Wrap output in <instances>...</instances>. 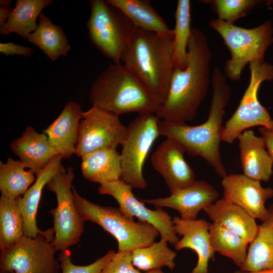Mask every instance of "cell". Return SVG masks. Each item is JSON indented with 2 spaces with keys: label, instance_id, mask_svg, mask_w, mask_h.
<instances>
[{
  "label": "cell",
  "instance_id": "836d02e7",
  "mask_svg": "<svg viewBox=\"0 0 273 273\" xmlns=\"http://www.w3.org/2000/svg\"><path fill=\"white\" fill-rule=\"evenodd\" d=\"M114 252V250H110L103 256L87 265L74 264L72 262L71 253L68 249L60 251L58 260L62 273H101L104 266Z\"/></svg>",
  "mask_w": 273,
  "mask_h": 273
},
{
  "label": "cell",
  "instance_id": "7402d4cb",
  "mask_svg": "<svg viewBox=\"0 0 273 273\" xmlns=\"http://www.w3.org/2000/svg\"><path fill=\"white\" fill-rule=\"evenodd\" d=\"M203 210L212 222L236 233L251 243L258 225L255 219L243 208L224 197L205 207Z\"/></svg>",
  "mask_w": 273,
  "mask_h": 273
},
{
  "label": "cell",
  "instance_id": "3957f363",
  "mask_svg": "<svg viewBox=\"0 0 273 273\" xmlns=\"http://www.w3.org/2000/svg\"><path fill=\"white\" fill-rule=\"evenodd\" d=\"M173 39L135 27L121 60L160 105L174 70Z\"/></svg>",
  "mask_w": 273,
  "mask_h": 273
},
{
  "label": "cell",
  "instance_id": "ffe728a7",
  "mask_svg": "<svg viewBox=\"0 0 273 273\" xmlns=\"http://www.w3.org/2000/svg\"><path fill=\"white\" fill-rule=\"evenodd\" d=\"M238 139L243 174L260 181H268L273 174V160L263 138L247 129Z\"/></svg>",
  "mask_w": 273,
  "mask_h": 273
},
{
  "label": "cell",
  "instance_id": "83f0119b",
  "mask_svg": "<svg viewBox=\"0 0 273 273\" xmlns=\"http://www.w3.org/2000/svg\"><path fill=\"white\" fill-rule=\"evenodd\" d=\"M20 160L9 157L5 163L0 161V191L2 196L16 200L23 196L36 180L31 170H25Z\"/></svg>",
  "mask_w": 273,
  "mask_h": 273
},
{
  "label": "cell",
  "instance_id": "cb8c5ba5",
  "mask_svg": "<svg viewBox=\"0 0 273 273\" xmlns=\"http://www.w3.org/2000/svg\"><path fill=\"white\" fill-rule=\"evenodd\" d=\"M111 6L120 10L138 28L173 37L170 29L148 1L107 0Z\"/></svg>",
  "mask_w": 273,
  "mask_h": 273
},
{
  "label": "cell",
  "instance_id": "8992f818",
  "mask_svg": "<svg viewBox=\"0 0 273 273\" xmlns=\"http://www.w3.org/2000/svg\"><path fill=\"white\" fill-rule=\"evenodd\" d=\"M74 199L78 211L84 221L99 224L117 241L118 251H132L155 242L159 235L149 223L135 222L118 208L101 206L81 196L73 189Z\"/></svg>",
  "mask_w": 273,
  "mask_h": 273
},
{
  "label": "cell",
  "instance_id": "6da1fadb",
  "mask_svg": "<svg viewBox=\"0 0 273 273\" xmlns=\"http://www.w3.org/2000/svg\"><path fill=\"white\" fill-rule=\"evenodd\" d=\"M211 58L206 35L192 28L187 65L174 69L167 98L155 114L158 118L174 124L193 120L207 93Z\"/></svg>",
  "mask_w": 273,
  "mask_h": 273
},
{
  "label": "cell",
  "instance_id": "d6986e66",
  "mask_svg": "<svg viewBox=\"0 0 273 273\" xmlns=\"http://www.w3.org/2000/svg\"><path fill=\"white\" fill-rule=\"evenodd\" d=\"M12 151L35 175L59 154L51 145L45 133H39L28 126L21 135L11 142Z\"/></svg>",
  "mask_w": 273,
  "mask_h": 273
},
{
  "label": "cell",
  "instance_id": "74e56055",
  "mask_svg": "<svg viewBox=\"0 0 273 273\" xmlns=\"http://www.w3.org/2000/svg\"><path fill=\"white\" fill-rule=\"evenodd\" d=\"M12 10L0 7V28L7 22Z\"/></svg>",
  "mask_w": 273,
  "mask_h": 273
},
{
  "label": "cell",
  "instance_id": "f35d334b",
  "mask_svg": "<svg viewBox=\"0 0 273 273\" xmlns=\"http://www.w3.org/2000/svg\"><path fill=\"white\" fill-rule=\"evenodd\" d=\"M234 273H273V269L262 270L256 271H244L239 269L235 271Z\"/></svg>",
  "mask_w": 273,
  "mask_h": 273
},
{
  "label": "cell",
  "instance_id": "ba28073f",
  "mask_svg": "<svg viewBox=\"0 0 273 273\" xmlns=\"http://www.w3.org/2000/svg\"><path fill=\"white\" fill-rule=\"evenodd\" d=\"M249 65L248 85L237 109L223 126L221 141L228 144H232L243 131L252 127H273V119L258 98L261 83L273 80V65L264 60L252 61Z\"/></svg>",
  "mask_w": 273,
  "mask_h": 273
},
{
  "label": "cell",
  "instance_id": "1f68e13d",
  "mask_svg": "<svg viewBox=\"0 0 273 273\" xmlns=\"http://www.w3.org/2000/svg\"><path fill=\"white\" fill-rule=\"evenodd\" d=\"M167 242L160 239L149 246L131 251L133 265L139 270L148 271L167 266L171 270L175 267V251L170 249Z\"/></svg>",
  "mask_w": 273,
  "mask_h": 273
},
{
  "label": "cell",
  "instance_id": "2e32d148",
  "mask_svg": "<svg viewBox=\"0 0 273 273\" xmlns=\"http://www.w3.org/2000/svg\"><path fill=\"white\" fill-rule=\"evenodd\" d=\"M217 190L204 180H195L192 184L170 193L169 196L140 200L156 207H168L178 212L184 220L197 219L199 212L214 203L218 197Z\"/></svg>",
  "mask_w": 273,
  "mask_h": 273
},
{
  "label": "cell",
  "instance_id": "603a6c76",
  "mask_svg": "<svg viewBox=\"0 0 273 273\" xmlns=\"http://www.w3.org/2000/svg\"><path fill=\"white\" fill-rule=\"evenodd\" d=\"M81 170L85 179L100 185L120 179L121 156L116 149H104L83 156Z\"/></svg>",
  "mask_w": 273,
  "mask_h": 273
},
{
  "label": "cell",
  "instance_id": "f546056e",
  "mask_svg": "<svg viewBox=\"0 0 273 273\" xmlns=\"http://www.w3.org/2000/svg\"><path fill=\"white\" fill-rule=\"evenodd\" d=\"M191 19V1L178 0L175 13V24L173 29L174 69H183L187 65L188 46L192 28Z\"/></svg>",
  "mask_w": 273,
  "mask_h": 273
},
{
  "label": "cell",
  "instance_id": "8d00e7d4",
  "mask_svg": "<svg viewBox=\"0 0 273 273\" xmlns=\"http://www.w3.org/2000/svg\"><path fill=\"white\" fill-rule=\"evenodd\" d=\"M258 130L263 138L266 148L273 160V127L268 128L261 126Z\"/></svg>",
  "mask_w": 273,
  "mask_h": 273
},
{
  "label": "cell",
  "instance_id": "30bf717a",
  "mask_svg": "<svg viewBox=\"0 0 273 273\" xmlns=\"http://www.w3.org/2000/svg\"><path fill=\"white\" fill-rule=\"evenodd\" d=\"M53 228L35 237L24 236L15 245L1 250V273H58L60 263Z\"/></svg>",
  "mask_w": 273,
  "mask_h": 273
},
{
  "label": "cell",
  "instance_id": "4fadbf2b",
  "mask_svg": "<svg viewBox=\"0 0 273 273\" xmlns=\"http://www.w3.org/2000/svg\"><path fill=\"white\" fill-rule=\"evenodd\" d=\"M132 188L121 179L100 185L98 192L100 194L113 197L119 204V208L126 215L133 219L153 225L159 232L161 239L171 245H175L179 240L175 233L172 218L162 207L156 210L148 208L144 202L138 200L132 192Z\"/></svg>",
  "mask_w": 273,
  "mask_h": 273
},
{
  "label": "cell",
  "instance_id": "60d3db41",
  "mask_svg": "<svg viewBox=\"0 0 273 273\" xmlns=\"http://www.w3.org/2000/svg\"><path fill=\"white\" fill-rule=\"evenodd\" d=\"M144 273H164V272H163V271L161 270V268H158V269H152L148 271H146ZM190 273H192V272H191Z\"/></svg>",
  "mask_w": 273,
  "mask_h": 273
},
{
  "label": "cell",
  "instance_id": "5bb4252c",
  "mask_svg": "<svg viewBox=\"0 0 273 273\" xmlns=\"http://www.w3.org/2000/svg\"><path fill=\"white\" fill-rule=\"evenodd\" d=\"M223 197L240 206L255 219L264 221L268 215L266 201L273 197V189L263 188L261 181L244 174L233 173L222 177Z\"/></svg>",
  "mask_w": 273,
  "mask_h": 273
},
{
  "label": "cell",
  "instance_id": "7c38bea8",
  "mask_svg": "<svg viewBox=\"0 0 273 273\" xmlns=\"http://www.w3.org/2000/svg\"><path fill=\"white\" fill-rule=\"evenodd\" d=\"M126 127L119 116L96 106L83 112L75 154L80 157L104 149H116L125 139Z\"/></svg>",
  "mask_w": 273,
  "mask_h": 273
},
{
  "label": "cell",
  "instance_id": "52a82bcc",
  "mask_svg": "<svg viewBox=\"0 0 273 273\" xmlns=\"http://www.w3.org/2000/svg\"><path fill=\"white\" fill-rule=\"evenodd\" d=\"M87 22L90 43L113 63H121L135 27L118 9L106 1H90Z\"/></svg>",
  "mask_w": 273,
  "mask_h": 273
},
{
  "label": "cell",
  "instance_id": "8fae6325",
  "mask_svg": "<svg viewBox=\"0 0 273 273\" xmlns=\"http://www.w3.org/2000/svg\"><path fill=\"white\" fill-rule=\"evenodd\" d=\"M160 119L155 114H139L126 127L120 153V179L132 188L145 189L143 168L150 150L160 134Z\"/></svg>",
  "mask_w": 273,
  "mask_h": 273
},
{
  "label": "cell",
  "instance_id": "e575fe53",
  "mask_svg": "<svg viewBox=\"0 0 273 273\" xmlns=\"http://www.w3.org/2000/svg\"><path fill=\"white\" fill-rule=\"evenodd\" d=\"M101 273H142L133 265L131 251L114 252L104 266Z\"/></svg>",
  "mask_w": 273,
  "mask_h": 273
},
{
  "label": "cell",
  "instance_id": "d4e9b609",
  "mask_svg": "<svg viewBox=\"0 0 273 273\" xmlns=\"http://www.w3.org/2000/svg\"><path fill=\"white\" fill-rule=\"evenodd\" d=\"M267 209L268 216L258 225L256 236L250 243L246 261L240 269L242 270L273 269V204Z\"/></svg>",
  "mask_w": 273,
  "mask_h": 273
},
{
  "label": "cell",
  "instance_id": "5b68a950",
  "mask_svg": "<svg viewBox=\"0 0 273 273\" xmlns=\"http://www.w3.org/2000/svg\"><path fill=\"white\" fill-rule=\"evenodd\" d=\"M209 26L222 38L231 53L225 64L224 73L232 81L241 79L246 65L254 60H264V54L273 43V26L268 20L253 28H245L212 18Z\"/></svg>",
  "mask_w": 273,
  "mask_h": 273
},
{
  "label": "cell",
  "instance_id": "44dd1931",
  "mask_svg": "<svg viewBox=\"0 0 273 273\" xmlns=\"http://www.w3.org/2000/svg\"><path fill=\"white\" fill-rule=\"evenodd\" d=\"M63 158L54 157L48 165L36 175V180L25 193L16 199L24 221V235L35 237L41 231L37 226L36 214L44 187L63 166Z\"/></svg>",
  "mask_w": 273,
  "mask_h": 273
},
{
  "label": "cell",
  "instance_id": "d590c367",
  "mask_svg": "<svg viewBox=\"0 0 273 273\" xmlns=\"http://www.w3.org/2000/svg\"><path fill=\"white\" fill-rule=\"evenodd\" d=\"M33 50L32 48L16 44L12 42H1L0 52L5 55H18L29 57L32 55Z\"/></svg>",
  "mask_w": 273,
  "mask_h": 273
},
{
  "label": "cell",
  "instance_id": "9c48e42d",
  "mask_svg": "<svg viewBox=\"0 0 273 273\" xmlns=\"http://www.w3.org/2000/svg\"><path fill=\"white\" fill-rule=\"evenodd\" d=\"M74 170L63 166L46 186L56 195L57 205L50 211L53 217L54 246L58 251L68 249L80 241L84 221L75 203L72 186Z\"/></svg>",
  "mask_w": 273,
  "mask_h": 273
},
{
  "label": "cell",
  "instance_id": "484cf974",
  "mask_svg": "<svg viewBox=\"0 0 273 273\" xmlns=\"http://www.w3.org/2000/svg\"><path fill=\"white\" fill-rule=\"evenodd\" d=\"M52 0H18L6 23L0 28L2 35L12 33L28 39L38 27L36 20L42 10L53 4Z\"/></svg>",
  "mask_w": 273,
  "mask_h": 273
},
{
  "label": "cell",
  "instance_id": "4316f807",
  "mask_svg": "<svg viewBox=\"0 0 273 273\" xmlns=\"http://www.w3.org/2000/svg\"><path fill=\"white\" fill-rule=\"evenodd\" d=\"M38 18V27L29 35L28 40L52 61L66 56L71 47L63 28L54 24L43 13Z\"/></svg>",
  "mask_w": 273,
  "mask_h": 273
},
{
  "label": "cell",
  "instance_id": "ab89813d",
  "mask_svg": "<svg viewBox=\"0 0 273 273\" xmlns=\"http://www.w3.org/2000/svg\"><path fill=\"white\" fill-rule=\"evenodd\" d=\"M12 3L11 1L1 0L0 1V5L1 8L8 9Z\"/></svg>",
  "mask_w": 273,
  "mask_h": 273
},
{
  "label": "cell",
  "instance_id": "277c9868",
  "mask_svg": "<svg viewBox=\"0 0 273 273\" xmlns=\"http://www.w3.org/2000/svg\"><path fill=\"white\" fill-rule=\"evenodd\" d=\"M92 106L112 114H155L160 104L122 63L110 64L93 82Z\"/></svg>",
  "mask_w": 273,
  "mask_h": 273
},
{
  "label": "cell",
  "instance_id": "7a4b0ae2",
  "mask_svg": "<svg viewBox=\"0 0 273 273\" xmlns=\"http://www.w3.org/2000/svg\"><path fill=\"white\" fill-rule=\"evenodd\" d=\"M212 95L207 119L204 123L190 126L160 120V134L180 144L192 156L205 160L220 176L226 174L219 150L224 110L231 98V90L226 76L215 66L212 73Z\"/></svg>",
  "mask_w": 273,
  "mask_h": 273
},
{
  "label": "cell",
  "instance_id": "e0dca14e",
  "mask_svg": "<svg viewBox=\"0 0 273 273\" xmlns=\"http://www.w3.org/2000/svg\"><path fill=\"white\" fill-rule=\"evenodd\" d=\"M175 233L182 236L174 245L175 249L185 248L194 250L198 261L192 273H208V262L213 258L215 252L212 248L209 233L210 223L204 219L184 220L178 216L172 218Z\"/></svg>",
  "mask_w": 273,
  "mask_h": 273
},
{
  "label": "cell",
  "instance_id": "d6a6232c",
  "mask_svg": "<svg viewBox=\"0 0 273 273\" xmlns=\"http://www.w3.org/2000/svg\"><path fill=\"white\" fill-rule=\"evenodd\" d=\"M201 2L209 4L218 19L232 24L249 14L258 6L271 3L270 1L262 0H210Z\"/></svg>",
  "mask_w": 273,
  "mask_h": 273
},
{
  "label": "cell",
  "instance_id": "f1b7e54d",
  "mask_svg": "<svg viewBox=\"0 0 273 273\" xmlns=\"http://www.w3.org/2000/svg\"><path fill=\"white\" fill-rule=\"evenodd\" d=\"M211 243L215 252L231 259L240 269L245 263L248 244L246 239L218 223H210Z\"/></svg>",
  "mask_w": 273,
  "mask_h": 273
},
{
  "label": "cell",
  "instance_id": "9a60e30c",
  "mask_svg": "<svg viewBox=\"0 0 273 273\" xmlns=\"http://www.w3.org/2000/svg\"><path fill=\"white\" fill-rule=\"evenodd\" d=\"M185 152L180 144L166 138L151 155L152 167L162 175L170 193L196 180L194 171L184 158Z\"/></svg>",
  "mask_w": 273,
  "mask_h": 273
},
{
  "label": "cell",
  "instance_id": "ac0fdd59",
  "mask_svg": "<svg viewBox=\"0 0 273 273\" xmlns=\"http://www.w3.org/2000/svg\"><path fill=\"white\" fill-rule=\"evenodd\" d=\"M82 113L78 103L69 101L58 117L43 131L52 146L63 159L75 154Z\"/></svg>",
  "mask_w": 273,
  "mask_h": 273
},
{
  "label": "cell",
  "instance_id": "4dcf8cb0",
  "mask_svg": "<svg viewBox=\"0 0 273 273\" xmlns=\"http://www.w3.org/2000/svg\"><path fill=\"white\" fill-rule=\"evenodd\" d=\"M24 235V221L16 200L0 198V249L18 243Z\"/></svg>",
  "mask_w": 273,
  "mask_h": 273
}]
</instances>
